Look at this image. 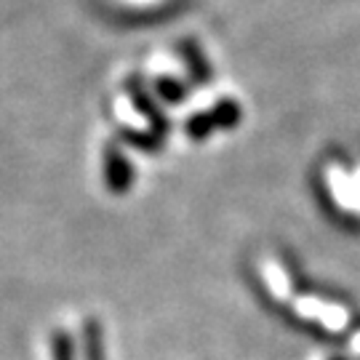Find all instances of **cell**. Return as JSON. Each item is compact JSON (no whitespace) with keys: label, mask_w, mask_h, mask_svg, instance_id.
Returning <instances> with one entry per match:
<instances>
[{"label":"cell","mask_w":360,"mask_h":360,"mask_svg":"<svg viewBox=\"0 0 360 360\" xmlns=\"http://www.w3.org/2000/svg\"><path fill=\"white\" fill-rule=\"evenodd\" d=\"M104 181H107V190L112 195H126L134 184V168H131L129 158L120 153L117 144L104 147Z\"/></svg>","instance_id":"cell-1"},{"label":"cell","mask_w":360,"mask_h":360,"mask_svg":"<svg viewBox=\"0 0 360 360\" xmlns=\"http://www.w3.org/2000/svg\"><path fill=\"white\" fill-rule=\"evenodd\" d=\"M126 89H129L134 104H136V107L142 110L144 117H147V120H150V123L155 126V131H158V134L163 136V134L168 131V123H166V117L160 115L158 104H155L153 99H150V94L144 91V86H139V80H129V86H126Z\"/></svg>","instance_id":"cell-2"},{"label":"cell","mask_w":360,"mask_h":360,"mask_svg":"<svg viewBox=\"0 0 360 360\" xmlns=\"http://www.w3.org/2000/svg\"><path fill=\"white\" fill-rule=\"evenodd\" d=\"M83 349H86V360H107V355H104V331L102 323L96 318H89L83 323Z\"/></svg>","instance_id":"cell-3"},{"label":"cell","mask_w":360,"mask_h":360,"mask_svg":"<svg viewBox=\"0 0 360 360\" xmlns=\"http://www.w3.org/2000/svg\"><path fill=\"white\" fill-rule=\"evenodd\" d=\"M211 115H214L219 129H235L240 123V107H238V102H232V99H221L211 110Z\"/></svg>","instance_id":"cell-4"},{"label":"cell","mask_w":360,"mask_h":360,"mask_svg":"<svg viewBox=\"0 0 360 360\" xmlns=\"http://www.w3.org/2000/svg\"><path fill=\"white\" fill-rule=\"evenodd\" d=\"M219 129L214 115H211V110L208 112H198V115L190 117V123H187V134L193 136L195 142H203L206 136H211V131Z\"/></svg>","instance_id":"cell-5"},{"label":"cell","mask_w":360,"mask_h":360,"mask_svg":"<svg viewBox=\"0 0 360 360\" xmlns=\"http://www.w3.org/2000/svg\"><path fill=\"white\" fill-rule=\"evenodd\" d=\"M51 358L53 360H75V345L72 336L65 328H56L51 334Z\"/></svg>","instance_id":"cell-6"},{"label":"cell","mask_w":360,"mask_h":360,"mask_svg":"<svg viewBox=\"0 0 360 360\" xmlns=\"http://www.w3.org/2000/svg\"><path fill=\"white\" fill-rule=\"evenodd\" d=\"M184 59H187V65H190V70H193V77L198 80V83H203V80H208V62H203V56H200V51L195 49V43H184Z\"/></svg>","instance_id":"cell-7"},{"label":"cell","mask_w":360,"mask_h":360,"mask_svg":"<svg viewBox=\"0 0 360 360\" xmlns=\"http://www.w3.org/2000/svg\"><path fill=\"white\" fill-rule=\"evenodd\" d=\"M123 136H126V142L129 144L139 147V150H147V153H155V150L163 144L160 134H139V131L123 129Z\"/></svg>","instance_id":"cell-8"},{"label":"cell","mask_w":360,"mask_h":360,"mask_svg":"<svg viewBox=\"0 0 360 360\" xmlns=\"http://www.w3.org/2000/svg\"><path fill=\"white\" fill-rule=\"evenodd\" d=\"M158 94H160V99L168 104H179L181 99H184V94L187 91L181 89L179 83H174V80H168V77H163L160 83H158Z\"/></svg>","instance_id":"cell-9"},{"label":"cell","mask_w":360,"mask_h":360,"mask_svg":"<svg viewBox=\"0 0 360 360\" xmlns=\"http://www.w3.org/2000/svg\"><path fill=\"white\" fill-rule=\"evenodd\" d=\"M334 360H342V358H334Z\"/></svg>","instance_id":"cell-10"}]
</instances>
